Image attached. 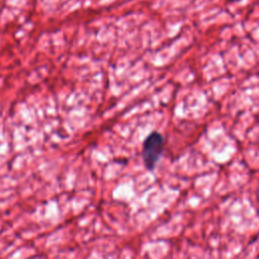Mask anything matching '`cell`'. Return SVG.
Here are the masks:
<instances>
[{"instance_id":"cell-1","label":"cell","mask_w":259,"mask_h":259,"mask_svg":"<svg viewBox=\"0 0 259 259\" xmlns=\"http://www.w3.org/2000/svg\"><path fill=\"white\" fill-rule=\"evenodd\" d=\"M164 149V138L158 132L150 133L143 142L142 159L149 170H153L159 162Z\"/></svg>"}]
</instances>
